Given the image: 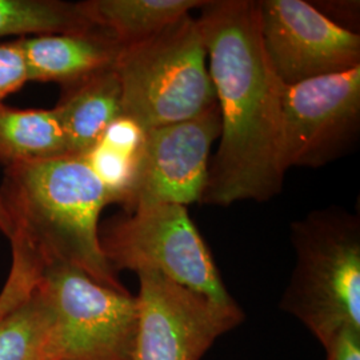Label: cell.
Here are the masks:
<instances>
[{"label":"cell","instance_id":"obj_13","mask_svg":"<svg viewBox=\"0 0 360 360\" xmlns=\"http://www.w3.org/2000/svg\"><path fill=\"white\" fill-rule=\"evenodd\" d=\"M207 0H87L77 3L91 26L123 49L151 38Z\"/></svg>","mask_w":360,"mask_h":360},{"label":"cell","instance_id":"obj_2","mask_svg":"<svg viewBox=\"0 0 360 360\" xmlns=\"http://www.w3.org/2000/svg\"><path fill=\"white\" fill-rule=\"evenodd\" d=\"M0 199L13 247L41 267L63 262L99 283L126 290L107 263L99 238L101 214L112 200L83 158L7 166Z\"/></svg>","mask_w":360,"mask_h":360},{"label":"cell","instance_id":"obj_19","mask_svg":"<svg viewBox=\"0 0 360 360\" xmlns=\"http://www.w3.org/2000/svg\"><path fill=\"white\" fill-rule=\"evenodd\" d=\"M327 360H360V331L345 330L324 347Z\"/></svg>","mask_w":360,"mask_h":360},{"label":"cell","instance_id":"obj_8","mask_svg":"<svg viewBox=\"0 0 360 360\" xmlns=\"http://www.w3.org/2000/svg\"><path fill=\"white\" fill-rule=\"evenodd\" d=\"M139 276L134 360H200L217 339L238 327L245 314L156 272Z\"/></svg>","mask_w":360,"mask_h":360},{"label":"cell","instance_id":"obj_17","mask_svg":"<svg viewBox=\"0 0 360 360\" xmlns=\"http://www.w3.org/2000/svg\"><path fill=\"white\" fill-rule=\"evenodd\" d=\"M40 266L19 248H13V267L0 294V318L18 306L26 297L40 275Z\"/></svg>","mask_w":360,"mask_h":360},{"label":"cell","instance_id":"obj_12","mask_svg":"<svg viewBox=\"0 0 360 360\" xmlns=\"http://www.w3.org/2000/svg\"><path fill=\"white\" fill-rule=\"evenodd\" d=\"M65 89L63 98L53 110L65 135L67 155L80 158L123 116L122 87L112 67Z\"/></svg>","mask_w":360,"mask_h":360},{"label":"cell","instance_id":"obj_18","mask_svg":"<svg viewBox=\"0 0 360 360\" xmlns=\"http://www.w3.org/2000/svg\"><path fill=\"white\" fill-rule=\"evenodd\" d=\"M28 77L26 55L20 39L0 44V104L1 101L23 87Z\"/></svg>","mask_w":360,"mask_h":360},{"label":"cell","instance_id":"obj_7","mask_svg":"<svg viewBox=\"0 0 360 360\" xmlns=\"http://www.w3.org/2000/svg\"><path fill=\"white\" fill-rule=\"evenodd\" d=\"M282 166L323 167L359 136L360 65L281 89Z\"/></svg>","mask_w":360,"mask_h":360},{"label":"cell","instance_id":"obj_5","mask_svg":"<svg viewBox=\"0 0 360 360\" xmlns=\"http://www.w3.org/2000/svg\"><path fill=\"white\" fill-rule=\"evenodd\" d=\"M38 287L50 319L47 360H134L136 296L63 262L43 266Z\"/></svg>","mask_w":360,"mask_h":360},{"label":"cell","instance_id":"obj_14","mask_svg":"<svg viewBox=\"0 0 360 360\" xmlns=\"http://www.w3.org/2000/svg\"><path fill=\"white\" fill-rule=\"evenodd\" d=\"M68 156L55 110H18L0 104V160L7 166Z\"/></svg>","mask_w":360,"mask_h":360},{"label":"cell","instance_id":"obj_3","mask_svg":"<svg viewBox=\"0 0 360 360\" xmlns=\"http://www.w3.org/2000/svg\"><path fill=\"white\" fill-rule=\"evenodd\" d=\"M295 269L281 309L326 347L345 330L360 331V220L340 207L292 221Z\"/></svg>","mask_w":360,"mask_h":360},{"label":"cell","instance_id":"obj_16","mask_svg":"<svg viewBox=\"0 0 360 360\" xmlns=\"http://www.w3.org/2000/svg\"><path fill=\"white\" fill-rule=\"evenodd\" d=\"M49 324V309L37 282L18 306L0 318V360H47Z\"/></svg>","mask_w":360,"mask_h":360},{"label":"cell","instance_id":"obj_10","mask_svg":"<svg viewBox=\"0 0 360 360\" xmlns=\"http://www.w3.org/2000/svg\"><path fill=\"white\" fill-rule=\"evenodd\" d=\"M221 132L218 103L193 119L146 131L126 212L156 205L200 202L210 151Z\"/></svg>","mask_w":360,"mask_h":360},{"label":"cell","instance_id":"obj_1","mask_svg":"<svg viewBox=\"0 0 360 360\" xmlns=\"http://www.w3.org/2000/svg\"><path fill=\"white\" fill-rule=\"evenodd\" d=\"M196 18L221 132L202 205L267 202L282 191V82L266 56L254 0H207Z\"/></svg>","mask_w":360,"mask_h":360},{"label":"cell","instance_id":"obj_11","mask_svg":"<svg viewBox=\"0 0 360 360\" xmlns=\"http://www.w3.org/2000/svg\"><path fill=\"white\" fill-rule=\"evenodd\" d=\"M32 82L71 86L112 68L122 47L99 30L77 34H44L20 38Z\"/></svg>","mask_w":360,"mask_h":360},{"label":"cell","instance_id":"obj_9","mask_svg":"<svg viewBox=\"0 0 360 360\" xmlns=\"http://www.w3.org/2000/svg\"><path fill=\"white\" fill-rule=\"evenodd\" d=\"M259 28L278 79L291 86L360 65V35L335 25L304 0H260Z\"/></svg>","mask_w":360,"mask_h":360},{"label":"cell","instance_id":"obj_6","mask_svg":"<svg viewBox=\"0 0 360 360\" xmlns=\"http://www.w3.org/2000/svg\"><path fill=\"white\" fill-rule=\"evenodd\" d=\"M114 272H156L221 304L232 299L184 206L156 205L127 212L99 232Z\"/></svg>","mask_w":360,"mask_h":360},{"label":"cell","instance_id":"obj_20","mask_svg":"<svg viewBox=\"0 0 360 360\" xmlns=\"http://www.w3.org/2000/svg\"><path fill=\"white\" fill-rule=\"evenodd\" d=\"M8 218H7V214H6V210L4 206L1 203V199H0V231L3 232L6 236L8 235Z\"/></svg>","mask_w":360,"mask_h":360},{"label":"cell","instance_id":"obj_4","mask_svg":"<svg viewBox=\"0 0 360 360\" xmlns=\"http://www.w3.org/2000/svg\"><path fill=\"white\" fill-rule=\"evenodd\" d=\"M114 70L122 87L123 115L144 131L193 119L218 103L193 13L123 47Z\"/></svg>","mask_w":360,"mask_h":360},{"label":"cell","instance_id":"obj_15","mask_svg":"<svg viewBox=\"0 0 360 360\" xmlns=\"http://www.w3.org/2000/svg\"><path fill=\"white\" fill-rule=\"evenodd\" d=\"M96 30L77 3L58 0H0V38L77 34Z\"/></svg>","mask_w":360,"mask_h":360}]
</instances>
